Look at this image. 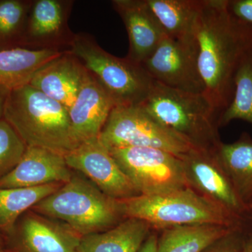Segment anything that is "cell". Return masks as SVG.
Listing matches in <instances>:
<instances>
[{
  "mask_svg": "<svg viewBox=\"0 0 252 252\" xmlns=\"http://www.w3.org/2000/svg\"><path fill=\"white\" fill-rule=\"evenodd\" d=\"M143 220L127 218L101 233L82 237L79 252H139L152 232Z\"/></svg>",
  "mask_w": 252,
  "mask_h": 252,
  "instance_id": "19",
  "label": "cell"
},
{
  "mask_svg": "<svg viewBox=\"0 0 252 252\" xmlns=\"http://www.w3.org/2000/svg\"><path fill=\"white\" fill-rule=\"evenodd\" d=\"M3 119L26 147H41L65 156L79 145L67 109L30 84L10 90Z\"/></svg>",
  "mask_w": 252,
  "mask_h": 252,
  "instance_id": "2",
  "label": "cell"
},
{
  "mask_svg": "<svg viewBox=\"0 0 252 252\" xmlns=\"http://www.w3.org/2000/svg\"><path fill=\"white\" fill-rule=\"evenodd\" d=\"M65 50L16 47L0 50V85L9 90L29 84L34 74Z\"/></svg>",
  "mask_w": 252,
  "mask_h": 252,
  "instance_id": "18",
  "label": "cell"
},
{
  "mask_svg": "<svg viewBox=\"0 0 252 252\" xmlns=\"http://www.w3.org/2000/svg\"><path fill=\"white\" fill-rule=\"evenodd\" d=\"M27 4L17 0L0 1V39L14 36L22 26Z\"/></svg>",
  "mask_w": 252,
  "mask_h": 252,
  "instance_id": "26",
  "label": "cell"
},
{
  "mask_svg": "<svg viewBox=\"0 0 252 252\" xmlns=\"http://www.w3.org/2000/svg\"><path fill=\"white\" fill-rule=\"evenodd\" d=\"M64 158L71 170L85 175L111 198L125 200L140 195L98 138L82 142Z\"/></svg>",
  "mask_w": 252,
  "mask_h": 252,
  "instance_id": "12",
  "label": "cell"
},
{
  "mask_svg": "<svg viewBox=\"0 0 252 252\" xmlns=\"http://www.w3.org/2000/svg\"><path fill=\"white\" fill-rule=\"evenodd\" d=\"M0 252H6L4 251V249L0 248Z\"/></svg>",
  "mask_w": 252,
  "mask_h": 252,
  "instance_id": "34",
  "label": "cell"
},
{
  "mask_svg": "<svg viewBox=\"0 0 252 252\" xmlns=\"http://www.w3.org/2000/svg\"><path fill=\"white\" fill-rule=\"evenodd\" d=\"M72 175L64 156L41 147H27L17 165L0 179V189L65 184Z\"/></svg>",
  "mask_w": 252,
  "mask_h": 252,
  "instance_id": "14",
  "label": "cell"
},
{
  "mask_svg": "<svg viewBox=\"0 0 252 252\" xmlns=\"http://www.w3.org/2000/svg\"><path fill=\"white\" fill-rule=\"evenodd\" d=\"M165 35L180 41L195 39L194 27L200 0H147Z\"/></svg>",
  "mask_w": 252,
  "mask_h": 252,
  "instance_id": "22",
  "label": "cell"
},
{
  "mask_svg": "<svg viewBox=\"0 0 252 252\" xmlns=\"http://www.w3.org/2000/svg\"><path fill=\"white\" fill-rule=\"evenodd\" d=\"M0 248H3V238L1 235H0Z\"/></svg>",
  "mask_w": 252,
  "mask_h": 252,
  "instance_id": "33",
  "label": "cell"
},
{
  "mask_svg": "<svg viewBox=\"0 0 252 252\" xmlns=\"http://www.w3.org/2000/svg\"><path fill=\"white\" fill-rule=\"evenodd\" d=\"M66 50L97 78L116 106L141 105L150 94L154 81L142 64L113 56L91 36L74 35Z\"/></svg>",
  "mask_w": 252,
  "mask_h": 252,
  "instance_id": "6",
  "label": "cell"
},
{
  "mask_svg": "<svg viewBox=\"0 0 252 252\" xmlns=\"http://www.w3.org/2000/svg\"><path fill=\"white\" fill-rule=\"evenodd\" d=\"M26 148L13 127L3 118L0 119V179L17 165Z\"/></svg>",
  "mask_w": 252,
  "mask_h": 252,
  "instance_id": "25",
  "label": "cell"
},
{
  "mask_svg": "<svg viewBox=\"0 0 252 252\" xmlns=\"http://www.w3.org/2000/svg\"><path fill=\"white\" fill-rule=\"evenodd\" d=\"M82 237L61 220L28 210L3 236L6 252H79Z\"/></svg>",
  "mask_w": 252,
  "mask_h": 252,
  "instance_id": "10",
  "label": "cell"
},
{
  "mask_svg": "<svg viewBox=\"0 0 252 252\" xmlns=\"http://www.w3.org/2000/svg\"><path fill=\"white\" fill-rule=\"evenodd\" d=\"M140 195H155L189 187L179 156L154 148L109 150Z\"/></svg>",
  "mask_w": 252,
  "mask_h": 252,
  "instance_id": "8",
  "label": "cell"
},
{
  "mask_svg": "<svg viewBox=\"0 0 252 252\" xmlns=\"http://www.w3.org/2000/svg\"><path fill=\"white\" fill-rule=\"evenodd\" d=\"M112 4L128 35L130 48L126 58L142 64L166 35L147 0H114Z\"/></svg>",
  "mask_w": 252,
  "mask_h": 252,
  "instance_id": "15",
  "label": "cell"
},
{
  "mask_svg": "<svg viewBox=\"0 0 252 252\" xmlns=\"http://www.w3.org/2000/svg\"><path fill=\"white\" fill-rule=\"evenodd\" d=\"M235 119L252 125V49L247 53L239 66L233 99L220 115V127L228 125Z\"/></svg>",
  "mask_w": 252,
  "mask_h": 252,
  "instance_id": "24",
  "label": "cell"
},
{
  "mask_svg": "<svg viewBox=\"0 0 252 252\" xmlns=\"http://www.w3.org/2000/svg\"><path fill=\"white\" fill-rule=\"evenodd\" d=\"M250 228H235L230 230L229 233L210 244L201 252H243L245 233Z\"/></svg>",
  "mask_w": 252,
  "mask_h": 252,
  "instance_id": "27",
  "label": "cell"
},
{
  "mask_svg": "<svg viewBox=\"0 0 252 252\" xmlns=\"http://www.w3.org/2000/svg\"><path fill=\"white\" fill-rule=\"evenodd\" d=\"M219 160L245 205L252 199V138L243 132L233 143L221 142L216 150Z\"/></svg>",
  "mask_w": 252,
  "mask_h": 252,
  "instance_id": "20",
  "label": "cell"
},
{
  "mask_svg": "<svg viewBox=\"0 0 252 252\" xmlns=\"http://www.w3.org/2000/svg\"><path fill=\"white\" fill-rule=\"evenodd\" d=\"M120 200L126 218L143 220L157 232L170 227L198 224L248 228L252 222L251 219L235 215L190 187Z\"/></svg>",
  "mask_w": 252,
  "mask_h": 252,
  "instance_id": "3",
  "label": "cell"
},
{
  "mask_svg": "<svg viewBox=\"0 0 252 252\" xmlns=\"http://www.w3.org/2000/svg\"><path fill=\"white\" fill-rule=\"evenodd\" d=\"M86 72L80 61L65 50L61 56L40 68L29 84L69 110L77 98Z\"/></svg>",
  "mask_w": 252,
  "mask_h": 252,
  "instance_id": "16",
  "label": "cell"
},
{
  "mask_svg": "<svg viewBox=\"0 0 252 252\" xmlns=\"http://www.w3.org/2000/svg\"><path fill=\"white\" fill-rule=\"evenodd\" d=\"M158 232L152 230L139 252H157Z\"/></svg>",
  "mask_w": 252,
  "mask_h": 252,
  "instance_id": "29",
  "label": "cell"
},
{
  "mask_svg": "<svg viewBox=\"0 0 252 252\" xmlns=\"http://www.w3.org/2000/svg\"><path fill=\"white\" fill-rule=\"evenodd\" d=\"M141 107L195 149L215 152L221 143L220 115L203 94L176 90L154 81Z\"/></svg>",
  "mask_w": 252,
  "mask_h": 252,
  "instance_id": "4",
  "label": "cell"
},
{
  "mask_svg": "<svg viewBox=\"0 0 252 252\" xmlns=\"http://www.w3.org/2000/svg\"><path fill=\"white\" fill-rule=\"evenodd\" d=\"M142 65L154 81L176 90L204 94L195 39L180 41L165 36Z\"/></svg>",
  "mask_w": 252,
  "mask_h": 252,
  "instance_id": "9",
  "label": "cell"
},
{
  "mask_svg": "<svg viewBox=\"0 0 252 252\" xmlns=\"http://www.w3.org/2000/svg\"><path fill=\"white\" fill-rule=\"evenodd\" d=\"M178 156L189 187L235 215L251 219L248 205L239 198L216 151L195 148Z\"/></svg>",
  "mask_w": 252,
  "mask_h": 252,
  "instance_id": "11",
  "label": "cell"
},
{
  "mask_svg": "<svg viewBox=\"0 0 252 252\" xmlns=\"http://www.w3.org/2000/svg\"><path fill=\"white\" fill-rule=\"evenodd\" d=\"M194 36L203 94L220 117L233 99L239 66L252 49V29L230 16L226 0H200Z\"/></svg>",
  "mask_w": 252,
  "mask_h": 252,
  "instance_id": "1",
  "label": "cell"
},
{
  "mask_svg": "<svg viewBox=\"0 0 252 252\" xmlns=\"http://www.w3.org/2000/svg\"><path fill=\"white\" fill-rule=\"evenodd\" d=\"M115 107L103 86L87 70L77 98L68 110L73 134L79 144L98 138Z\"/></svg>",
  "mask_w": 252,
  "mask_h": 252,
  "instance_id": "13",
  "label": "cell"
},
{
  "mask_svg": "<svg viewBox=\"0 0 252 252\" xmlns=\"http://www.w3.org/2000/svg\"><path fill=\"white\" fill-rule=\"evenodd\" d=\"M31 210L61 220L81 237L106 231L127 219L120 200L111 198L90 180L74 174Z\"/></svg>",
  "mask_w": 252,
  "mask_h": 252,
  "instance_id": "5",
  "label": "cell"
},
{
  "mask_svg": "<svg viewBox=\"0 0 252 252\" xmlns=\"http://www.w3.org/2000/svg\"><path fill=\"white\" fill-rule=\"evenodd\" d=\"M66 6V1L58 0H37L33 3L28 36L37 49H60L59 46L63 44L69 45L74 35H69Z\"/></svg>",
  "mask_w": 252,
  "mask_h": 252,
  "instance_id": "17",
  "label": "cell"
},
{
  "mask_svg": "<svg viewBox=\"0 0 252 252\" xmlns=\"http://www.w3.org/2000/svg\"><path fill=\"white\" fill-rule=\"evenodd\" d=\"M108 150L147 147L175 155L195 149L187 140L156 121L140 105L116 106L98 137Z\"/></svg>",
  "mask_w": 252,
  "mask_h": 252,
  "instance_id": "7",
  "label": "cell"
},
{
  "mask_svg": "<svg viewBox=\"0 0 252 252\" xmlns=\"http://www.w3.org/2000/svg\"><path fill=\"white\" fill-rule=\"evenodd\" d=\"M9 91V89L0 85V119L3 118L5 103Z\"/></svg>",
  "mask_w": 252,
  "mask_h": 252,
  "instance_id": "30",
  "label": "cell"
},
{
  "mask_svg": "<svg viewBox=\"0 0 252 252\" xmlns=\"http://www.w3.org/2000/svg\"><path fill=\"white\" fill-rule=\"evenodd\" d=\"M248 208L249 210H250V218H251L252 220V199L251 201H250L248 204Z\"/></svg>",
  "mask_w": 252,
  "mask_h": 252,
  "instance_id": "32",
  "label": "cell"
},
{
  "mask_svg": "<svg viewBox=\"0 0 252 252\" xmlns=\"http://www.w3.org/2000/svg\"><path fill=\"white\" fill-rule=\"evenodd\" d=\"M63 184H50L30 188L0 189V235L14 228L23 214L58 190Z\"/></svg>",
  "mask_w": 252,
  "mask_h": 252,
  "instance_id": "23",
  "label": "cell"
},
{
  "mask_svg": "<svg viewBox=\"0 0 252 252\" xmlns=\"http://www.w3.org/2000/svg\"><path fill=\"white\" fill-rule=\"evenodd\" d=\"M226 4L232 17L252 29V0H226Z\"/></svg>",
  "mask_w": 252,
  "mask_h": 252,
  "instance_id": "28",
  "label": "cell"
},
{
  "mask_svg": "<svg viewBox=\"0 0 252 252\" xmlns=\"http://www.w3.org/2000/svg\"><path fill=\"white\" fill-rule=\"evenodd\" d=\"M233 229L215 224L170 227L158 231L157 252H201Z\"/></svg>",
  "mask_w": 252,
  "mask_h": 252,
  "instance_id": "21",
  "label": "cell"
},
{
  "mask_svg": "<svg viewBox=\"0 0 252 252\" xmlns=\"http://www.w3.org/2000/svg\"><path fill=\"white\" fill-rule=\"evenodd\" d=\"M243 252H252V228L250 227L244 239Z\"/></svg>",
  "mask_w": 252,
  "mask_h": 252,
  "instance_id": "31",
  "label": "cell"
}]
</instances>
